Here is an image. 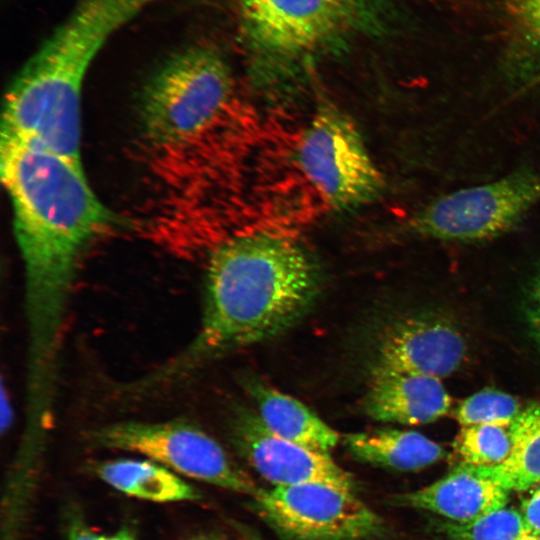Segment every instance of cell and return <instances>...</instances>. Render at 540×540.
Returning <instances> with one entry per match:
<instances>
[{
  "mask_svg": "<svg viewBox=\"0 0 540 540\" xmlns=\"http://www.w3.org/2000/svg\"><path fill=\"white\" fill-rule=\"evenodd\" d=\"M232 88L230 68L215 50L193 46L173 54L143 89L144 135L160 146L187 142L218 117Z\"/></svg>",
  "mask_w": 540,
  "mask_h": 540,
  "instance_id": "cell-5",
  "label": "cell"
},
{
  "mask_svg": "<svg viewBox=\"0 0 540 540\" xmlns=\"http://www.w3.org/2000/svg\"><path fill=\"white\" fill-rule=\"evenodd\" d=\"M95 443L135 452L173 472L223 489L250 495L259 490L222 445L186 420L127 421L97 429Z\"/></svg>",
  "mask_w": 540,
  "mask_h": 540,
  "instance_id": "cell-8",
  "label": "cell"
},
{
  "mask_svg": "<svg viewBox=\"0 0 540 540\" xmlns=\"http://www.w3.org/2000/svg\"><path fill=\"white\" fill-rule=\"evenodd\" d=\"M68 540H136L127 530H119L115 533L102 534L87 528L84 525L73 526L68 535Z\"/></svg>",
  "mask_w": 540,
  "mask_h": 540,
  "instance_id": "cell-23",
  "label": "cell"
},
{
  "mask_svg": "<svg viewBox=\"0 0 540 540\" xmlns=\"http://www.w3.org/2000/svg\"><path fill=\"white\" fill-rule=\"evenodd\" d=\"M341 442L355 460L396 471H417L444 456L443 448L425 435L390 427L349 433Z\"/></svg>",
  "mask_w": 540,
  "mask_h": 540,
  "instance_id": "cell-15",
  "label": "cell"
},
{
  "mask_svg": "<svg viewBox=\"0 0 540 540\" xmlns=\"http://www.w3.org/2000/svg\"><path fill=\"white\" fill-rule=\"evenodd\" d=\"M193 540H218V539H216L214 537H210V536H199V537H197V538H195Z\"/></svg>",
  "mask_w": 540,
  "mask_h": 540,
  "instance_id": "cell-26",
  "label": "cell"
},
{
  "mask_svg": "<svg viewBox=\"0 0 540 540\" xmlns=\"http://www.w3.org/2000/svg\"><path fill=\"white\" fill-rule=\"evenodd\" d=\"M318 290L316 268L293 239L257 232L224 241L209 258L200 330L157 379L280 334L304 316Z\"/></svg>",
  "mask_w": 540,
  "mask_h": 540,
  "instance_id": "cell-2",
  "label": "cell"
},
{
  "mask_svg": "<svg viewBox=\"0 0 540 540\" xmlns=\"http://www.w3.org/2000/svg\"><path fill=\"white\" fill-rule=\"evenodd\" d=\"M252 500L284 540H373L385 532L383 519L356 492L329 484L259 488Z\"/></svg>",
  "mask_w": 540,
  "mask_h": 540,
  "instance_id": "cell-9",
  "label": "cell"
},
{
  "mask_svg": "<svg viewBox=\"0 0 540 540\" xmlns=\"http://www.w3.org/2000/svg\"><path fill=\"white\" fill-rule=\"evenodd\" d=\"M363 411L387 423L419 425L446 415L451 397L441 379L410 372H371Z\"/></svg>",
  "mask_w": 540,
  "mask_h": 540,
  "instance_id": "cell-12",
  "label": "cell"
},
{
  "mask_svg": "<svg viewBox=\"0 0 540 540\" xmlns=\"http://www.w3.org/2000/svg\"><path fill=\"white\" fill-rule=\"evenodd\" d=\"M244 540H261L254 534H247Z\"/></svg>",
  "mask_w": 540,
  "mask_h": 540,
  "instance_id": "cell-27",
  "label": "cell"
},
{
  "mask_svg": "<svg viewBox=\"0 0 540 540\" xmlns=\"http://www.w3.org/2000/svg\"><path fill=\"white\" fill-rule=\"evenodd\" d=\"M521 515L528 533L540 536V484L524 498Z\"/></svg>",
  "mask_w": 540,
  "mask_h": 540,
  "instance_id": "cell-22",
  "label": "cell"
},
{
  "mask_svg": "<svg viewBox=\"0 0 540 540\" xmlns=\"http://www.w3.org/2000/svg\"><path fill=\"white\" fill-rule=\"evenodd\" d=\"M460 331L437 317L411 316L388 324L372 348V370L400 371L442 379L451 375L466 356Z\"/></svg>",
  "mask_w": 540,
  "mask_h": 540,
  "instance_id": "cell-11",
  "label": "cell"
},
{
  "mask_svg": "<svg viewBox=\"0 0 540 540\" xmlns=\"http://www.w3.org/2000/svg\"><path fill=\"white\" fill-rule=\"evenodd\" d=\"M509 491L459 463L447 475L420 489L396 494L391 503L427 510L454 523H467L505 507Z\"/></svg>",
  "mask_w": 540,
  "mask_h": 540,
  "instance_id": "cell-13",
  "label": "cell"
},
{
  "mask_svg": "<svg viewBox=\"0 0 540 540\" xmlns=\"http://www.w3.org/2000/svg\"><path fill=\"white\" fill-rule=\"evenodd\" d=\"M519 540H540V536L527 533L524 536H522Z\"/></svg>",
  "mask_w": 540,
  "mask_h": 540,
  "instance_id": "cell-25",
  "label": "cell"
},
{
  "mask_svg": "<svg viewBox=\"0 0 540 540\" xmlns=\"http://www.w3.org/2000/svg\"><path fill=\"white\" fill-rule=\"evenodd\" d=\"M1 179L24 263L28 382L52 385L69 291L80 256L124 220L93 192L82 166L35 144L1 136Z\"/></svg>",
  "mask_w": 540,
  "mask_h": 540,
  "instance_id": "cell-1",
  "label": "cell"
},
{
  "mask_svg": "<svg viewBox=\"0 0 540 540\" xmlns=\"http://www.w3.org/2000/svg\"><path fill=\"white\" fill-rule=\"evenodd\" d=\"M527 311L531 330L540 343V273L531 286Z\"/></svg>",
  "mask_w": 540,
  "mask_h": 540,
  "instance_id": "cell-24",
  "label": "cell"
},
{
  "mask_svg": "<svg viewBox=\"0 0 540 540\" xmlns=\"http://www.w3.org/2000/svg\"><path fill=\"white\" fill-rule=\"evenodd\" d=\"M511 26L540 56V0H504Z\"/></svg>",
  "mask_w": 540,
  "mask_h": 540,
  "instance_id": "cell-21",
  "label": "cell"
},
{
  "mask_svg": "<svg viewBox=\"0 0 540 540\" xmlns=\"http://www.w3.org/2000/svg\"><path fill=\"white\" fill-rule=\"evenodd\" d=\"M520 411V404L512 395L484 389L464 399L457 407L455 417L462 427L481 424L510 427Z\"/></svg>",
  "mask_w": 540,
  "mask_h": 540,
  "instance_id": "cell-20",
  "label": "cell"
},
{
  "mask_svg": "<svg viewBox=\"0 0 540 540\" xmlns=\"http://www.w3.org/2000/svg\"><path fill=\"white\" fill-rule=\"evenodd\" d=\"M156 0H78L11 81L1 136L82 166L81 90L93 60L119 29Z\"/></svg>",
  "mask_w": 540,
  "mask_h": 540,
  "instance_id": "cell-3",
  "label": "cell"
},
{
  "mask_svg": "<svg viewBox=\"0 0 540 540\" xmlns=\"http://www.w3.org/2000/svg\"><path fill=\"white\" fill-rule=\"evenodd\" d=\"M400 0H237L242 42L257 65L291 66L393 28Z\"/></svg>",
  "mask_w": 540,
  "mask_h": 540,
  "instance_id": "cell-4",
  "label": "cell"
},
{
  "mask_svg": "<svg viewBox=\"0 0 540 540\" xmlns=\"http://www.w3.org/2000/svg\"><path fill=\"white\" fill-rule=\"evenodd\" d=\"M538 202L540 170L521 168L430 201L407 219L405 229L438 240H488L514 227Z\"/></svg>",
  "mask_w": 540,
  "mask_h": 540,
  "instance_id": "cell-6",
  "label": "cell"
},
{
  "mask_svg": "<svg viewBox=\"0 0 540 540\" xmlns=\"http://www.w3.org/2000/svg\"><path fill=\"white\" fill-rule=\"evenodd\" d=\"M97 474L114 489L141 500L162 503L200 497L177 473L150 459L107 461L97 467Z\"/></svg>",
  "mask_w": 540,
  "mask_h": 540,
  "instance_id": "cell-16",
  "label": "cell"
},
{
  "mask_svg": "<svg viewBox=\"0 0 540 540\" xmlns=\"http://www.w3.org/2000/svg\"><path fill=\"white\" fill-rule=\"evenodd\" d=\"M508 458L478 471L507 491H525L540 484V404L528 405L512 421Z\"/></svg>",
  "mask_w": 540,
  "mask_h": 540,
  "instance_id": "cell-17",
  "label": "cell"
},
{
  "mask_svg": "<svg viewBox=\"0 0 540 540\" xmlns=\"http://www.w3.org/2000/svg\"><path fill=\"white\" fill-rule=\"evenodd\" d=\"M450 540H519L528 533L521 512L503 507L467 523L444 522Z\"/></svg>",
  "mask_w": 540,
  "mask_h": 540,
  "instance_id": "cell-19",
  "label": "cell"
},
{
  "mask_svg": "<svg viewBox=\"0 0 540 540\" xmlns=\"http://www.w3.org/2000/svg\"><path fill=\"white\" fill-rule=\"evenodd\" d=\"M302 172L332 208H356L384 191L382 172L352 119L325 101L316 109L300 141Z\"/></svg>",
  "mask_w": 540,
  "mask_h": 540,
  "instance_id": "cell-7",
  "label": "cell"
},
{
  "mask_svg": "<svg viewBox=\"0 0 540 540\" xmlns=\"http://www.w3.org/2000/svg\"><path fill=\"white\" fill-rule=\"evenodd\" d=\"M509 427L481 424L462 427L454 441L460 463L471 466H495L505 461L511 451Z\"/></svg>",
  "mask_w": 540,
  "mask_h": 540,
  "instance_id": "cell-18",
  "label": "cell"
},
{
  "mask_svg": "<svg viewBox=\"0 0 540 540\" xmlns=\"http://www.w3.org/2000/svg\"><path fill=\"white\" fill-rule=\"evenodd\" d=\"M232 442L239 454L273 486L324 483L355 492L354 476L330 453L316 451L270 432L255 410L238 406L232 414Z\"/></svg>",
  "mask_w": 540,
  "mask_h": 540,
  "instance_id": "cell-10",
  "label": "cell"
},
{
  "mask_svg": "<svg viewBox=\"0 0 540 540\" xmlns=\"http://www.w3.org/2000/svg\"><path fill=\"white\" fill-rule=\"evenodd\" d=\"M243 387L259 419L275 435L324 453L341 442L342 436L298 399L257 377L245 378Z\"/></svg>",
  "mask_w": 540,
  "mask_h": 540,
  "instance_id": "cell-14",
  "label": "cell"
}]
</instances>
